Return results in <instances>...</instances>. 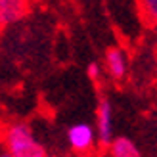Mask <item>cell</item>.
Here are the masks:
<instances>
[{
    "mask_svg": "<svg viewBox=\"0 0 157 157\" xmlns=\"http://www.w3.org/2000/svg\"><path fill=\"white\" fill-rule=\"evenodd\" d=\"M2 142L6 151L13 153L15 157H44V146L35 138L33 130L25 123H10L2 130Z\"/></svg>",
    "mask_w": 157,
    "mask_h": 157,
    "instance_id": "obj_1",
    "label": "cell"
},
{
    "mask_svg": "<svg viewBox=\"0 0 157 157\" xmlns=\"http://www.w3.org/2000/svg\"><path fill=\"white\" fill-rule=\"evenodd\" d=\"M67 142L71 146V150L77 155H88L94 151L100 142H98V134L96 128L88 123H75L69 127L67 130Z\"/></svg>",
    "mask_w": 157,
    "mask_h": 157,
    "instance_id": "obj_2",
    "label": "cell"
},
{
    "mask_svg": "<svg viewBox=\"0 0 157 157\" xmlns=\"http://www.w3.org/2000/svg\"><path fill=\"white\" fill-rule=\"evenodd\" d=\"M96 134L101 147H109L113 140V105L107 98H100L96 107Z\"/></svg>",
    "mask_w": 157,
    "mask_h": 157,
    "instance_id": "obj_3",
    "label": "cell"
},
{
    "mask_svg": "<svg viewBox=\"0 0 157 157\" xmlns=\"http://www.w3.org/2000/svg\"><path fill=\"white\" fill-rule=\"evenodd\" d=\"M105 73L113 78V81H123L128 73V59H127V54H124L121 48L117 46H111V48L105 50Z\"/></svg>",
    "mask_w": 157,
    "mask_h": 157,
    "instance_id": "obj_4",
    "label": "cell"
},
{
    "mask_svg": "<svg viewBox=\"0 0 157 157\" xmlns=\"http://www.w3.org/2000/svg\"><path fill=\"white\" fill-rule=\"evenodd\" d=\"M29 12V0H0V29L21 21Z\"/></svg>",
    "mask_w": 157,
    "mask_h": 157,
    "instance_id": "obj_5",
    "label": "cell"
},
{
    "mask_svg": "<svg viewBox=\"0 0 157 157\" xmlns=\"http://www.w3.org/2000/svg\"><path fill=\"white\" fill-rule=\"evenodd\" d=\"M109 155L111 157H142L136 144L124 136L111 140V144H109Z\"/></svg>",
    "mask_w": 157,
    "mask_h": 157,
    "instance_id": "obj_6",
    "label": "cell"
},
{
    "mask_svg": "<svg viewBox=\"0 0 157 157\" xmlns=\"http://www.w3.org/2000/svg\"><path fill=\"white\" fill-rule=\"evenodd\" d=\"M140 4H142L146 15L151 19V23L157 25V0H140Z\"/></svg>",
    "mask_w": 157,
    "mask_h": 157,
    "instance_id": "obj_7",
    "label": "cell"
},
{
    "mask_svg": "<svg viewBox=\"0 0 157 157\" xmlns=\"http://www.w3.org/2000/svg\"><path fill=\"white\" fill-rule=\"evenodd\" d=\"M88 77L92 78V81H100V77H101V65L96 63V61H92V63L88 65Z\"/></svg>",
    "mask_w": 157,
    "mask_h": 157,
    "instance_id": "obj_8",
    "label": "cell"
},
{
    "mask_svg": "<svg viewBox=\"0 0 157 157\" xmlns=\"http://www.w3.org/2000/svg\"><path fill=\"white\" fill-rule=\"evenodd\" d=\"M0 157H15V155L10 153V151H2V153H0Z\"/></svg>",
    "mask_w": 157,
    "mask_h": 157,
    "instance_id": "obj_9",
    "label": "cell"
},
{
    "mask_svg": "<svg viewBox=\"0 0 157 157\" xmlns=\"http://www.w3.org/2000/svg\"><path fill=\"white\" fill-rule=\"evenodd\" d=\"M44 157H54V155H48V153H46V155H44Z\"/></svg>",
    "mask_w": 157,
    "mask_h": 157,
    "instance_id": "obj_10",
    "label": "cell"
}]
</instances>
